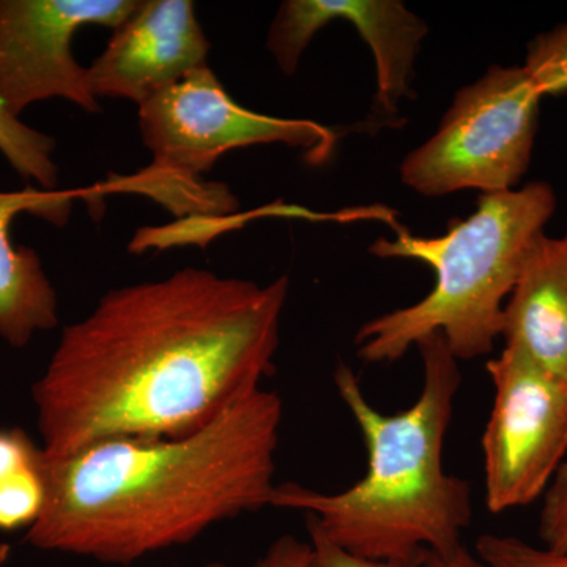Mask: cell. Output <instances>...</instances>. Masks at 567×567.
<instances>
[{
    "label": "cell",
    "instance_id": "11",
    "mask_svg": "<svg viewBox=\"0 0 567 567\" xmlns=\"http://www.w3.org/2000/svg\"><path fill=\"white\" fill-rule=\"evenodd\" d=\"M73 196L32 186L0 192V338L14 349H24L39 331L52 330L59 323V305L39 254L11 240V224L21 213H31L62 226Z\"/></svg>",
    "mask_w": 567,
    "mask_h": 567
},
{
    "label": "cell",
    "instance_id": "8",
    "mask_svg": "<svg viewBox=\"0 0 567 567\" xmlns=\"http://www.w3.org/2000/svg\"><path fill=\"white\" fill-rule=\"evenodd\" d=\"M141 0H0V104L20 118L33 103L62 99L99 112L87 69L71 52L84 25L117 29Z\"/></svg>",
    "mask_w": 567,
    "mask_h": 567
},
{
    "label": "cell",
    "instance_id": "13",
    "mask_svg": "<svg viewBox=\"0 0 567 567\" xmlns=\"http://www.w3.org/2000/svg\"><path fill=\"white\" fill-rule=\"evenodd\" d=\"M55 141L14 117L0 104V153L14 171L44 192H58L59 167L54 163Z\"/></svg>",
    "mask_w": 567,
    "mask_h": 567
},
{
    "label": "cell",
    "instance_id": "1",
    "mask_svg": "<svg viewBox=\"0 0 567 567\" xmlns=\"http://www.w3.org/2000/svg\"><path fill=\"white\" fill-rule=\"evenodd\" d=\"M289 287L186 267L110 290L63 328L32 388L41 450L200 431L274 371Z\"/></svg>",
    "mask_w": 567,
    "mask_h": 567
},
{
    "label": "cell",
    "instance_id": "9",
    "mask_svg": "<svg viewBox=\"0 0 567 567\" xmlns=\"http://www.w3.org/2000/svg\"><path fill=\"white\" fill-rule=\"evenodd\" d=\"M341 20L357 29L374 55L377 110L395 114L412 93L416 58L429 33L423 18L401 0H287L268 32V51L290 76L316 33Z\"/></svg>",
    "mask_w": 567,
    "mask_h": 567
},
{
    "label": "cell",
    "instance_id": "15",
    "mask_svg": "<svg viewBox=\"0 0 567 567\" xmlns=\"http://www.w3.org/2000/svg\"><path fill=\"white\" fill-rule=\"evenodd\" d=\"M522 66L543 99L567 93V21L535 37Z\"/></svg>",
    "mask_w": 567,
    "mask_h": 567
},
{
    "label": "cell",
    "instance_id": "4",
    "mask_svg": "<svg viewBox=\"0 0 567 567\" xmlns=\"http://www.w3.org/2000/svg\"><path fill=\"white\" fill-rule=\"evenodd\" d=\"M557 210L547 182L481 194L476 210L453 219L446 234L416 237L395 227L394 240L379 238L369 251L380 259L429 265L435 286L423 300L361 324L357 353L368 364H391L432 334L445 338L458 361L494 350L503 312L529 254Z\"/></svg>",
    "mask_w": 567,
    "mask_h": 567
},
{
    "label": "cell",
    "instance_id": "20",
    "mask_svg": "<svg viewBox=\"0 0 567 567\" xmlns=\"http://www.w3.org/2000/svg\"><path fill=\"white\" fill-rule=\"evenodd\" d=\"M309 559H311L309 540H300L292 535H286L276 539L251 567H309ZM205 567L229 566L223 565V563H210Z\"/></svg>",
    "mask_w": 567,
    "mask_h": 567
},
{
    "label": "cell",
    "instance_id": "16",
    "mask_svg": "<svg viewBox=\"0 0 567 567\" xmlns=\"http://www.w3.org/2000/svg\"><path fill=\"white\" fill-rule=\"evenodd\" d=\"M309 544H311V559L309 567H406L393 565V563L374 561L354 557L341 548L328 543L324 537L309 529ZM416 567H488L477 557L476 551L468 550L465 546L451 551V554H431Z\"/></svg>",
    "mask_w": 567,
    "mask_h": 567
},
{
    "label": "cell",
    "instance_id": "2",
    "mask_svg": "<svg viewBox=\"0 0 567 567\" xmlns=\"http://www.w3.org/2000/svg\"><path fill=\"white\" fill-rule=\"evenodd\" d=\"M281 424V398L260 388L194 434L43 453L47 502L25 540L128 566L270 507Z\"/></svg>",
    "mask_w": 567,
    "mask_h": 567
},
{
    "label": "cell",
    "instance_id": "14",
    "mask_svg": "<svg viewBox=\"0 0 567 567\" xmlns=\"http://www.w3.org/2000/svg\"><path fill=\"white\" fill-rule=\"evenodd\" d=\"M47 502L44 456L39 465L0 476V529L31 528Z\"/></svg>",
    "mask_w": 567,
    "mask_h": 567
},
{
    "label": "cell",
    "instance_id": "10",
    "mask_svg": "<svg viewBox=\"0 0 567 567\" xmlns=\"http://www.w3.org/2000/svg\"><path fill=\"white\" fill-rule=\"evenodd\" d=\"M207 40L192 0H145L114 31L87 69L95 99H125L137 106L207 65Z\"/></svg>",
    "mask_w": 567,
    "mask_h": 567
},
{
    "label": "cell",
    "instance_id": "19",
    "mask_svg": "<svg viewBox=\"0 0 567 567\" xmlns=\"http://www.w3.org/2000/svg\"><path fill=\"white\" fill-rule=\"evenodd\" d=\"M43 461V450L37 447L21 429H0V476L18 472Z\"/></svg>",
    "mask_w": 567,
    "mask_h": 567
},
{
    "label": "cell",
    "instance_id": "18",
    "mask_svg": "<svg viewBox=\"0 0 567 567\" xmlns=\"http://www.w3.org/2000/svg\"><path fill=\"white\" fill-rule=\"evenodd\" d=\"M539 514L540 546L567 554V461L563 462L548 484Z\"/></svg>",
    "mask_w": 567,
    "mask_h": 567
},
{
    "label": "cell",
    "instance_id": "21",
    "mask_svg": "<svg viewBox=\"0 0 567 567\" xmlns=\"http://www.w3.org/2000/svg\"><path fill=\"white\" fill-rule=\"evenodd\" d=\"M10 547L7 544H0V566L9 559Z\"/></svg>",
    "mask_w": 567,
    "mask_h": 567
},
{
    "label": "cell",
    "instance_id": "7",
    "mask_svg": "<svg viewBox=\"0 0 567 567\" xmlns=\"http://www.w3.org/2000/svg\"><path fill=\"white\" fill-rule=\"evenodd\" d=\"M494 405L483 435L486 506L502 514L546 494L567 453V382L505 346L487 361Z\"/></svg>",
    "mask_w": 567,
    "mask_h": 567
},
{
    "label": "cell",
    "instance_id": "3",
    "mask_svg": "<svg viewBox=\"0 0 567 567\" xmlns=\"http://www.w3.org/2000/svg\"><path fill=\"white\" fill-rule=\"evenodd\" d=\"M416 347L424 369L421 393L393 415L369 402L349 364L336 365V390L368 453L364 476L341 492L278 484L270 503L303 513L309 529L347 554L406 567L464 546L473 518L472 487L447 473L443 461L461 365L442 334Z\"/></svg>",
    "mask_w": 567,
    "mask_h": 567
},
{
    "label": "cell",
    "instance_id": "17",
    "mask_svg": "<svg viewBox=\"0 0 567 567\" xmlns=\"http://www.w3.org/2000/svg\"><path fill=\"white\" fill-rule=\"evenodd\" d=\"M475 551L488 567H567V554L533 546L516 536L483 535Z\"/></svg>",
    "mask_w": 567,
    "mask_h": 567
},
{
    "label": "cell",
    "instance_id": "6",
    "mask_svg": "<svg viewBox=\"0 0 567 567\" xmlns=\"http://www.w3.org/2000/svg\"><path fill=\"white\" fill-rule=\"evenodd\" d=\"M540 100L524 66H491L457 91L434 136L405 156L402 183L425 197L518 188L532 164Z\"/></svg>",
    "mask_w": 567,
    "mask_h": 567
},
{
    "label": "cell",
    "instance_id": "5",
    "mask_svg": "<svg viewBox=\"0 0 567 567\" xmlns=\"http://www.w3.org/2000/svg\"><path fill=\"white\" fill-rule=\"evenodd\" d=\"M140 130L153 163L128 182L174 212L234 210L237 203L227 188H205L200 181L234 148L284 144L303 151L312 164H322L338 141L333 130L315 121L246 110L208 65L141 104Z\"/></svg>",
    "mask_w": 567,
    "mask_h": 567
},
{
    "label": "cell",
    "instance_id": "12",
    "mask_svg": "<svg viewBox=\"0 0 567 567\" xmlns=\"http://www.w3.org/2000/svg\"><path fill=\"white\" fill-rule=\"evenodd\" d=\"M505 346L567 382V230L543 235L503 312Z\"/></svg>",
    "mask_w": 567,
    "mask_h": 567
}]
</instances>
